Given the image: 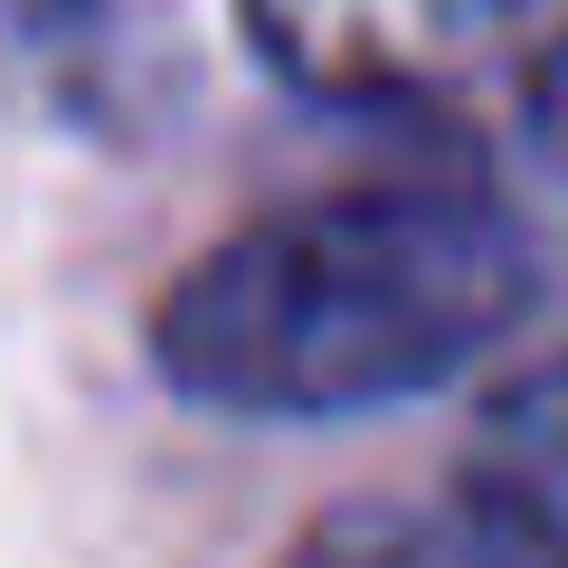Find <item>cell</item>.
Here are the masks:
<instances>
[{
	"mask_svg": "<svg viewBox=\"0 0 568 568\" xmlns=\"http://www.w3.org/2000/svg\"><path fill=\"white\" fill-rule=\"evenodd\" d=\"M275 568H493L455 493H342L323 503Z\"/></svg>",
	"mask_w": 568,
	"mask_h": 568,
	"instance_id": "cell-4",
	"label": "cell"
},
{
	"mask_svg": "<svg viewBox=\"0 0 568 568\" xmlns=\"http://www.w3.org/2000/svg\"><path fill=\"white\" fill-rule=\"evenodd\" d=\"M265 77L313 104H426L503 48L511 0H237Z\"/></svg>",
	"mask_w": 568,
	"mask_h": 568,
	"instance_id": "cell-2",
	"label": "cell"
},
{
	"mask_svg": "<svg viewBox=\"0 0 568 568\" xmlns=\"http://www.w3.org/2000/svg\"><path fill=\"white\" fill-rule=\"evenodd\" d=\"M521 133H530V152L568 181V20L549 29V39L530 48V67H521Z\"/></svg>",
	"mask_w": 568,
	"mask_h": 568,
	"instance_id": "cell-5",
	"label": "cell"
},
{
	"mask_svg": "<svg viewBox=\"0 0 568 568\" xmlns=\"http://www.w3.org/2000/svg\"><path fill=\"white\" fill-rule=\"evenodd\" d=\"M530 294V237L493 190L369 181L200 246L142 342L209 417H369L484 369Z\"/></svg>",
	"mask_w": 568,
	"mask_h": 568,
	"instance_id": "cell-1",
	"label": "cell"
},
{
	"mask_svg": "<svg viewBox=\"0 0 568 568\" xmlns=\"http://www.w3.org/2000/svg\"><path fill=\"white\" fill-rule=\"evenodd\" d=\"M446 493L493 568H568V351L474 398Z\"/></svg>",
	"mask_w": 568,
	"mask_h": 568,
	"instance_id": "cell-3",
	"label": "cell"
},
{
	"mask_svg": "<svg viewBox=\"0 0 568 568\" xmlns=\"http://www.w3.org/2000/svg\"><path fill=\"white\" fill-rule=\"evenodd\" d=\"M104 20V0H0V58L10 67H39L85 48V29Z\"/></svg>",
	"mask_w": 568,
	"mask_h": 568,
	"instance_id": "cell-6",
	"label": "cell"
}]
</instances>
